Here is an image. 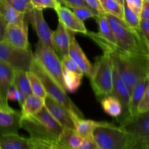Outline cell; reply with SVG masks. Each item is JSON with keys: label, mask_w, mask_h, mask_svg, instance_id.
Instances as JSON below:
<instances>
[{"label": "cell", "mask_w": 149, "mask_h": 149, "mask_svg": "<svg viewBox=\"0 0 149 149\" xmlns=\"http://www.w3.org/2000/svg\"><path fill=\"white\" fill-rule=\"evenodd\" d=\"M104 16L110 24L117 41V48L114 51L148 58V45L141 31L134 30L125 20L116 16L109 13H105Z\"/></svg>", "instance_id": "obj_1"}, {"label": "cell", "mask_w": 149, "mask_h": 149, "mask_svg": "<svg viewBox=\"0 0 149 149\" xmlns=\"http://www.w3.org/2000/svg\"><path fill=\"white\" fill-rule=\"evenodd\" d=\"M105 52H108L115 61L118 71L130 92L140 80L148 75L147 57L130 55L120 51Z\"/></svg>", "instance_id": "obj_2"}, {"label": "cell", "mask_w": 149, "mask_h": 149, "mask_svg": "<svg viewBox=\"0 0 149 149\" xmlns=\"http://www.w3.org/2000/svg\"><path fill=\"white\" fill-rule=\"evenodd\" d=\"M92 135L98 149H125L137 138L121 126H115L106 122H99Z\"/></svg>", "instance_id": "obj_3"}, {"label": "cell", "mask_w": 149, "mask_h": 149, "mask_svg": "<svg viewBox=\"0 0 149 149\" xmlns=\"http://www.w3.org/2000/svg\"><path fill=\"white\" fill-rule=\"evenodd\" d=\"M30 71H33L42 81L47 95L63 106L74 116L84 118L81 111L77 107L66 94V91L44 69L39 61L33 56Z\"/></svg>", "instance_id": "obj_4"}, {"label": "cell", "mask_w": 149, "mask_h": 149, "mask_svg": "<svg viewBox=\"0 0 149 149\" xmlns=\"http://www.w3.org/2000/svg\"><path fill=\"white\" fill-rule=\"evenodd\" d=\"M91 86L98 99L113 93L111 60L109 54L103 52L100 56L96 58L94 71L90 78Z\"/></svg>", "instance_id": "obj_5"}, {"label": "cell", "mask_w": 149, "mask_h": 149, "mask_svg": "<svg viewBox=\"0 0 149 149\" xmlns=\"http://www.w3.org/2000/svg\"><path fill=\"white\" fill-rule=\"evenodd\" d=\"M33 55L44 69L65 90L62 64L55 50L39 41L35 46Z\"/></svg>", "instance_id": "obj_6"}, {"label": "cell", "mask_w": 149, "mask_h": 149, "mask_svg": "<svg viewBox=\"0 0 149 149\" xmlns=\"http://www.w3.org/2000/svg\"><path fill=\"white\" fill-rule=\"evenodd\" d=\"M33 56L31 47L27 49H21L5 42H0V61L5 63L15 70L26 72L30 71Z\"/></svg>", "instance_id": "obj_7"}, {"label": "cell", "mask_w": 149, "mask_h": 149, "mask_svg": "<svg viewBox=\"0 0 149 149\" xmlns=\"http://www.w3.org/2000/svg\"><path fill=\"white\" fill-rule=\"evenodd\" d=\"M110 57L111 60L112 79H113V93L112 95H113L115 97L119 99L122 106V109H123L122 115L119 119H117V122L121 124L122 122L130 117L129 105L130 92L118 71L115 61L111 55Z\"/></svg>", "instance_id": "obj_8"}, {"label": "cell", "mask_w": 149, "mask_h": 149, "mask_svg": "<svg viewBox=\"0 0 149 149\" xmlns=\"http://www.w3.org/2000/svg\"><path fill=\"white\" fill-rule=\"evenodd\" d=\"M43 9L33 7L29 13H26L29 23H31L32 26L36 31L39 42L53 49L51 41L52 31L49 29L45 17H44Z\"/></svg>", "instance_id": "obj_9"}, {"label": "cell", "mask_w": 149, "mask_h": 149, "mask_svg": "<svg viewBox=\"0 0 149 149\" xmlns=\"http://www.w3.org/2000/svg\"><path fill=\"white\" fill-rule=\"evenodd\" d=\"M119 125L135 138L149 139V111L130 116Z\"/></svg>", "instance_id": "obj_10"}, {"label": "cell", "mask_w": 149, "mask_h": 149, "mask_svg": "<svg viewBox=\"0 0 149 149\" xmlns=\"http://www.w3.org/2000/svg\"><path fill=\"white\" fill-rule=\"evenodd\" d=\"M20 128H23L29 132L30 135V138L47 141H58V138H55L49 132L46 126L34 115L33 116L22 115Z\"/></svg>", "instance_id": "obj_11"}, {"label": "cell", "mask_w": 149, "mask_h": 149, "mask_svg": "<svg viewBox=\"0 0 149 149\" xmlns=\"http://www.w3.org/2000/svg\"><path fill=\"white\" fill-rule=\"evenodd\" d=\"M21 118V111L14 110L8 104L0 103V134L17 133Z\"/></svg>", "instance_id": "obj_12"}, {"label": "cell", "mask_w": 149, "mask_h": 149, "mask_svg": "<svg viewBox=\"0 0 149 149\" xmlns=\"http://www.w3.org/2000/svg\"><path fill=\"white\" fill-rule=\"evenodd\" d=\"M28 24L29 22L20 24L7 23L4 42L21 49L30 47L28 37Z\"/></svg>", "instance_id": "obj_13"}, {"label": "cell", "mask_w": 149, "mask_h": 149, "mask_svg": "<svg viewBox=\"0 0 149 149\" xmlns=\"http://www.w3.org/2000/svg\"><path fill=\"white\" fill-rule=\"evenodd\" d=\"M70 37L68 55L73 58L82 71L84 75L91 78L94 71V65L90 62L75 37L74 32L68 30Z\"/></svg>", "instance_id": "obj_14"}, {"label": "cell", "mask_w": 149, "mask_h": 149, "mask_svg": "<svg viewBox=\"0 0 149 149\" xmlns=\"http://www.w3.org/2000/svg\"><path fill=\"white\" fill-rule=\"evenodd\" d=\"M44 101L45 107L63 127L75 130L73 119L74 116L63 106L47 95L44 99Z\"/></svg>", "instance_id": "obj_15"}, {"label": "cell", "mask_w": 149, "mask_h": 149, "mask_svg": "<svg viewBox=\"0 0 149 149\" xmlns=\"http://www.w3.org/2000/svg\"><path fill=\"white\" fill-rule=\"evenodd\" d=\"M55 10L58 14L59 20L63 23L67 29L74 33L87 34L88 31L86 29L83 21L76 16L72 10L61 5V4H58Z\"/></svg>", "instance_id": "obj_16"}, {"label": "cell", "mask_w": 149, "mask_h": 149, "mask_svg": "<svg viewBox=\"0 0 149 149\" xmlns=\"http://www.w3.org/2000/svg\"><path fill=\"white\" fill-rule=\"evenodd\" d=\"M51 41L55 52L62 58L68 55L70 37L68 30L61 21L58 22L56 30L52 32Z\"/></svg>", "instance_id": "obj_17"}, {"label": "cell", "mask_w": 149, "mask_h": 149, "mask_svg": "<svg viewBox=\"0 0 149 149\" xmlns=\"http://www.w3.org/2000/svg\"><path fill=\"white\" fill-rule=\"evenodd\" d=\"M15 69L7 63L0 61V96L5 104H8L7 95L9 90L13 86Z\"/></svg>", "instance_id": "obj_18"}, {"label": "cell", "mask_w": 149, "mask_h": 149, "mask_svg": "<svg viewBox=\"0 0 149 149\" xmlns=\"http://www.w3.org/2000/svg\"><path fill=\"white\" fill-rule=\"evenodd\" d=\"M1 149H31L30 138H26L17 133L0 134Z\"/></svg>", "instance_id": "obj_19"}, {"label": "cell", "mask_w": 149, "mask_h": 149, "mask_svg": "<svg viewBox=\"0 0 149 149\" xmlns=\"http://www.w3.org/2000/svg\"><path fill=\"white\" fill-rule=\"evenodd\" d=\"M149 83V75L140 80L133 87L130 92L129 113L130 117L138 113V106L141 102L143 93ZM128 119V118H127Z\"/></svg>", "instance_id": "obj_20"}, {"label": "cell", "mask_w": 149, "mask_h": 149, "mask_svg": "<svg viewBox=\"0 0 149 149\" xmlns=\"http://www.w3.org/2000/svg\"><path fill=\"white\" fill-rule=\"evenodd\" d=\"M0 15L7 23L20 24L29 22L26 13L15 10L6 0H0Z\"/></svg>", "instance_id": "obj_21"}, {"label": "cell", "mask_w": 149, "mask_h": 149, "mask_svg": "<svg viewBox=\"0 0 149 149\" xmlns=\"http://www.w3.org/2000/svg\"><path fill=\"white\" fill-rule=\"evenodd\" d=\"M49 130V132L58 139L63 130V127L50 114L47 109L44 106L37 113L34 115Z\"/></svg>", "instance_id": "obj_22"}, {"label": "cell", "mask_w": 149, "mask_h": 149, "mask_svg": "<svg viewBox=\"0 0 149 149\" xmlns=\"http://www.w3.org/2000/svg\"><path fill=\"white\" fill-rule=\"evenodd\" d=\"M100 103L103 111L112 117L119 119L123 113V109L120 101L113 95L105 96L100 99Z\"/></svg>", "instance_id": "obj_23"}, {"label": "cell", "mask_w": 149, "mask_h": 149, "mask_svg": "<svg viewBox=\"0 0 149 149\" xmlns=\"http://www.w3.org/2000/svg\"><path fill=\"white\" fill-rule=\"evenodd\" d=\"M45 106L44 99L31 94L26 97L21 106L22 115L25 116H33L37 113Z\"/></svg>", "instance_id": "obj_24"}, {"label": "cell", "mask_w": 149, "mask_h": 149, "mask_svg": "<svg viewBox=\"0 0 149 149\" xmlns=\"http://www.w3.org/2000/svg\"><path fill=\"white\" fill-rule=\"evenodd\" d=\"M75 130L79 135L84 138L93 137V132L95 127L97 125L99 122H95L90 119H84V118H78L73 116Z\"/></svg>", "instance_id": "obj_25"}, {"label": "cell", "mask_w": 149, "mask_h": 149, "mask_svg": "<svg viewBox=\"0 0 149 149\" xmlns=\"http://www.w3.org/2000/svg\"><path fill=\"white\" fill-rule=\"evenodd\" d=\"M83 138L74 129L63 127L59 138V141L68 148L77 149L81 143Z\"/></svg>", "instance_id": "obj_26"}, {"label": "cell", "mask_w": 149, "mask_h": 149, "mask_svg": "<svg viewBox=\"0 0 149 149\" xmlns=\"http://www.w3.org/2000/svg\"><path fill=\"white\" fill-rule=\"evenodd\" d=\"M13 87L23 93L25 97L32 94L30 83L26 71L21 70H15V76L13 79Z\"/></svg>", "instance_id": "obj_27"}, {"label": "cell", "mask_w": 149, "mask_h": 149, "mask_svg": "<svg viewBox=\"0 0 149 149\" xmlns=\"http://www.w3.org/2000/svg\"><path fill=\"white\" fill-rule=\"evenodd\" d=\"M63 77L64 85L65 91L74 93L77 91L81 84L82 76L76 73L71 72L63 68Z\"/></svg>", "instance_id": "obj_28"}, {"label": "cell", "mask_w": 149, "mask_h": 149, "mask_svg": "<svg viewBox=\"0 0 149 149\" xmlns=\"http://www.w3.org/2000/svg\"><path fill=\"white\" fill-rule=\"evenodd\" d=\"M26 74H27L28 79H29V83H30L32 93L41 98L45 99L47 95V93L39 77L31 71H27Z\"/></svg>", "instance_id": "obj_29"}, {"label": "cell", "mask_w": 149, "mask_h": 149, "mask_svg": "<svg viewBox=\"0 0 149 149\" xmlns=\"http://www.w3.org/2000/svg\"><path fill=\"white\" fill-rule=\"evenodd\" d=\"M101 5L105 13H109L123 20L124 6L121 5L116 0H105Z\"/></svg>", "instance_id": "obj_30"}, {"label": "cell", "mask_w": 149, "mask_h": 149, "mask_svg": "<svg viewBox=\"0 0 149 149\" xmlns=\"http://www.w3.org/2000/svg\"><path fill=\"white\" fill-rule=\"evenodd\" d=\"M125 23L137 31L140 30V17L127 5L126 3L124 4V18Z\"/></svg>", "instance_id": "obj_31"}, {"label": "cell", "mask_w": 149, "mask_h": 149, "mask_svg": "<svg viewBox=\"0 0 149 149\" xmlns=\"http://www.w3.org/2000/svg\"><path fill=\"white\" fill-rule=\"evenodd\" d=\"M61 62V64H62L63 68H65V69L71 71V72L76 73V74H79L80 76H82V77L84 76V74H83L81 68H79V66L77 65V63L73 60V58L69 55L62 57Z\"/></svg>", "instance_id": "obj_32"}, {"label": "cell", "mask_w": 149, "mask_h": 149, "mask_svg": "<svg viewBox=\"0 0 149 149\" xmlns=\"http://www.w3.org/2000/svg\"><path fill=\"white\" fill-rule=\"evenodd\" d=\"M12 7L23 13H28L34 7L31 0H6Z\"/></svg>", "instance_id": "obj_33"}, {"label": "cell", "mask_w": 149, "mask_h": 149, "mask_svg": "<svg viewBox=\"0 0 149 149\" xmlns=\"http://www.w3.org/2000/svg\"><path fill=\"white\" fill-rule=\"evenodd\" d=\"M72 10L73 13L76 15L78 18H79L81 21L90 18V17H95V15L93 12L90 8L84 6H76L70 9Z\"/></svg>", "instance_id": "obj_34"}, {"label": "cell", "mask_w": 149, "mask_h": 149, "mask_svg": "<svg viewBox=\"0 0 149 149\" xmlns=\"http://www.w3.org/2000/svg\"><path fill=\"white\" fill-rule=\"evenodd\" d=\"M32 149H55V144L57 141H47L30 138Z\"/></svg>", "instance_id": "obj_35"}, {"label": "cell", "mask_w": 149, "mask_h": 149, "mask_svg": "<svg viewBox=\"0 0 149 149\" xmlns=\"http://www.w3.org/2000/svg\"><path fill=\"white\" fill-rule=\"evenodd\" d=\"M84 1L89 6L90 10L93 12L95 17L104 15L105 12L99 0H84Z\"/></svg>", "instance_id": "obj_36"}, {"label": "cell", "mask_w": 149, "mask_h": 149, "mask_svg": "<svg viewBox=\"0 0 149 149\" xmlns=\"http://www.w3.org/2000/svg\"><path fill=\"white\" fill-rule=\"evenodd\" d=\"M149 111V83L138 106V113Z\"/></svg>", "instance_id": "obj_37"}, {"label": "cell", "mask_w": 149, "mask_h": 149, "mask_svg": "<svg viewBox=\"0 0 149 149\" xmlns=\"http://www.w3.org/2000/svg\"><path fill=\"white\" fill-rule=\"evenodd\" d=\"M143 1V0H125V2L140 17Z\"/></svg>", "instance_id": "obj_38"}, {"label": "cell", "mask_w": 149, "mask_h": 149, "mask_svg": "<svg viewBox=\"0 0 149 149\" xmlns=\"http://www.w3.org/2000/svg\"><path fill=\"white\" fill-rule=\"evenodd\" d=\"M58 1L61 5L68 7V9H71L76 6H84L90 8L84 0H58Z\"/></svg>", "instance_id": "obj_39"}, {"label": "cell", "mask_w": 149, "mask_h": 149, "mask_svg": "<svg viewBox=\"0 0 149 149\" xmlns=\"http://www.w3.org/2000/svg\"><path fill=\"white\" fill-rule=\"evenodd\" d=\"M140 30L144 39L148 43L149 42V20L141 19L140 20Z\"/></svg>", "instance_id": "obj_40"}, {"label": "cell", "mask_w": 149, "mask_h": 149, "mask_svg": "<svg viewBox=\"0 0 149 149\" xmlns=\"http://www.w3.org/2000/svg\"><path fill=\"white\" fill-rule=\"evenodd\" d=\"M77 149H98V147L93 137H90V138H84Z\"/></svg>", "instance_id": "obj_41"}, {"label": "cell", "mask_w": 149, "mask_h": 149, "mask_svg": "<svg viewBox=\"0 0 149 149\" xmlns=\"http://www.w3.org/2000/svg\"><path fill=\"white\" fill-rule=\"evenodd\" d=\"M59 4L58 0H41L40 8H52L55 10Z\"/></svg>", "instance_id": "obj_42"}, {"label": "cell", "mask_w": 149, "mask_h": 149, "mask_svg": "<svg viewBox=\"0 0 149 149\" xmlns=\"http://www.w3.org/2000/svg\"><path fill=\"white\" fill-rule=\"evenodd\" d=\"M140 19H148L149 20V1H143L142 8H141Z\"/></svg>", "instance_id": "obj_43"}, {"label": "cell", "mask_w": 149, "mask_h": 149, "mask_svg": "<svg viewBox=\"0 0 149 149\" xmlns=\"http://www.w3.org/2000/svg\"><path fill=\"white\" fill-rule=\"evenodd\" d=\"M7 23L0 15V42H4Z\"/></svg>", "instance_id": "obj_44"}, {"label": "cell", "mask_w": 149, "mask_h": 149, "mask_svg": "<svg viewBox=\"0 0 149 149\" xmlns=\"http://www.w3.org/2000/svg\"><path fill=\"white\" fill-rule=\"evenodd\" d=\"M144 140H148V139H141V138H135L126 147L125 149H138V146H140V144Z\"/></svg>", "instance_id": "obj_45"}, {"label": "cell", "mask_w": 149, "mask_h": 149, "mask_svg": "<svg viewBox=\"0 0 149 149\" xmlns=\"http://www.w3.org/2000/svg\"><path fill=\"white\" fill-rule=\"evenodd\" d=\"M138 149H149V139L143 141Z\"/></svg>", "instance_id": "obj_46"}, {"label": "cell", "mask_w": 149, "mask_h": 149, "mask_svg": "<svg viewBox=\"0 0 149 149\" xmlns=\"http://www.w3.org/2000/svg\"><path fill=\"white\" fill-rule=\"evenodd\" d=\"M55 149H71L70 148H68V146H66L65 145H64L63 143L60 142L59 141L55 142Z\"/></svg>", "instance_id": "obj_47"}, {"label": "cell", "mask_w": 149, "mask_h": 149, "mask_svg": "<svg viewBox=\"0 0 149 149\" xmlns=\"http://www.w3.org/2000/svg\"><path fill=\"white\" fill-rule=\"evenodd\" d=\"M32 4L34 7H37V8H40V3L41 0H31Z\"/></svg>", "instance_id": "obj_48"}, {"label": "cell", "mask_w": 149, "mask_h": 149, "mask_svg": "<svg viewBox=\"0 0 149 149\" xmlns=\"http://www.w3.org/2000/svg\"><path fill=\"white\" fill-rule=\"evenodd\" d=\"M121 5L124 6V4H125V0H116Z\"/></svg>", "instance_id": "obj_49"}, {"label": "cell", "mask_w": 149, "mask_h": 149, "mask_svg": "<svg viewBox=\"0 0 149 149\" xmlns=\"http://www.w3.org/2000/svg\"><path fill=\"white\" fill-rule=\"evenodd\" d=\"M148 75H149V61L148 60Z\"/></svg>", "instance_id": "obj_50"}, {"label": "cell", "mask_w": 149, "mask_h": 149, "mask_svg": "<svg viewBox=\"0 0 149 149\" xmlns=\"http://www.w3.org/2000/svg\"><path fill=\"white\" fill-rule=\"evenodd\" d=\"M148 60L149 61V42H148Z\"/></svg>", "instance_id": "obj_51"}, {"label": "cell", "mask_w": 149, "mask_h": 149, "mask_svg": "<svg viewBox=\"0 0 149 149\" xmlns=\"http://www.w3.org/2000/svg\"><path fill=\"white\" fill-rule=\"evenodd\" d=\"M99 1H100V3H101V4H102V3H103V1H105V0H99Z\"/></svg>", "instance_id": "obj_52"}, {"label": "cell", "mask_w": 149, "mask_h": 149, "mask_svg": "<svg viewBox=\"0 0 149 149\" xmlns=\"http://www.w3.org/2000/svg\"><path fill=\"white\" fill-rule=\"evenodd\" d=\"M146 1H149V0H146Z\"/></svg>", "instance_id": "obj_53"}, {"label": "cell", "mask_w": 149, "mask_h": 149, "mask_svg": "<svg viewBox=\"0 0 149 149\" xmlns=\"http://www.w3.org/2000/svg\"><path fill=\"white\" fill-rule=\"evenodd\" d=\"M0 149H1V147H0Z\"/></svg>", "instance_id": "obj_54"}, {"label": "cell", "mask_w": 149, "mask_h": 149, "mask_svg": "<svg viewBox=\"0 0 149 149\" xmlns=\"http://www.w3.org/2000/svg\"><path fill=\"white\" fill-rule=\"evenodd\" d=\"M31 149H32V148H31Z\"/></svg>", "instance_id": "obj_55"}]
</instances>
